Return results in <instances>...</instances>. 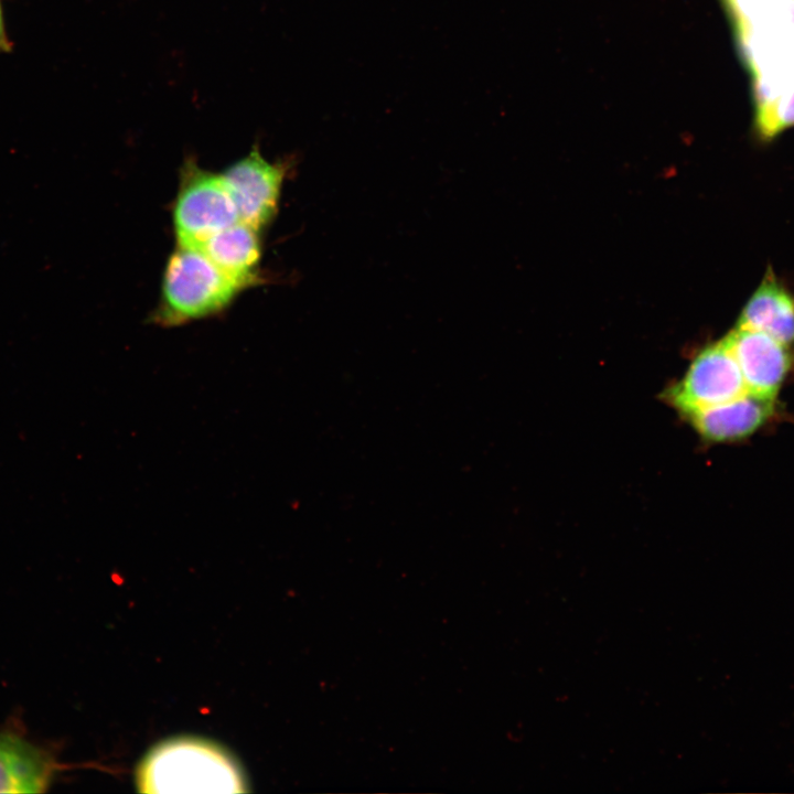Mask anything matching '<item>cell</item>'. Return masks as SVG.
Masks as SVG:
<instances>
[{
  "label": "cell",
  "mask_w": 794,
  "mask_h": 794,
  "mask_svg": "<svg viewBox=\"0 0 794 794\" xmlns=\"http://www.w3.org/2000/svg\"><path fill=\"white\" fill-rule=\"evenodd\" d=\"M137 785L147 793L246 791L243 773L229 754L196 738H178L153 748L138 769Z\"/></svg>",
  "instance_id": "1"
},
{
  "label": "cell",
  "mask_w": 794,
  "mask_h": 794,
  "mask_svg": "<svg viewBox=\"0 0 794 794\" xmlns=\"http://www.w3.org/2000/svg\"><path fill=\"white\" fill-rule=\"evenodd\" d=\"M242 288L200 248L179 246L164 271L155 318L161 324L174 325L211 315Z\"/></svg>",
  "instance_id": "2"
},
{
  "label": "cell",
  "mask_w": 794,
  "mask_h": 794,
  "mask_svg": "<svg viewBox=\"0 0 794 794\" xmlns=\"http://www.w3.org/2000/svg\"><path fill=\"white\" fill-rule=\"evenodd\" d=\"M179 246L200 248L210 237L239 221L222 175L187 165L173 211Z\"/></svg>",
  "instance_id": "3"
},
{
  "label": "cell",
  "mask_w": 794,
  "mask_h": 794,
  "mask_svg": "<svg viewBox=\"0 0 794 794\" xmlns=\"http://www.w3.org/2000/svg\"><path fill=\"white\" fill-rule=\"evenodd\" d=\"M748 393L738 363L725 339L708 345L664 398L680 415L719 405Z\"/></svg>",
  "instance_id": "4"
},
{
  "label": "cell",
  "mask_w": 794,
  "mask_h": 794,
  "mask_svg": "<svg viewBox=\"0 0 794 794\" xmlns=\"http://www.w3.org/2000/svg\"><path fill=\"white\" fill-rule=\"evenodd\" d=\"M222 176L234 200L240 222L258 230L271 221L277 211L283 181L282 165L268 162L259 150L254 148Z\"/></svg>",
  "instance_id": "5"
},
{
  "label": "cell",
  "mask_w": 794,
  "mask_h": 794,
  "mask_svg": "<svg viewBox=\"0 0 794 794\" xmlns=\"http://www.w3.org/2000/svg\"><path fill=\"white\" fill-rule=\"evenodd\" d=\"M723 339L738 363L747 391L775 399L791 369L788 346L763 332L738 326Z\"/></svg>",
  "instance_id": "6"
},
{
  "label": "cell",
  "mask_w": 794,
  "mask_h": 794,
  "mask_svg": "<svg viewBox=\"0 0 794 794\" xmlns=\"http://www.w3.org/2000/svg\"><path fill=\"white\" fill-rule=\"evenodd\" d=\"M58 769L52 749L17 728L0 729V793H42Z\"/></svg>",
  "instance_id": "7"
},
{
  "label": "cell",
  "mask_w": 794,
  "mask_h": 794,
  "mask_svg": "<svg viewBox=\"0 0 794 794\" xmlns=\"http://www.w3.org/2000/svg\"><path fill=\"white\" fill-rule=\"evenodd\" d=\"M775 399L745 393L685 417L706 441L727 442L749 437L774 414Z\"/></svg>",
  "instance_id": "8"
},
{
  "label": "cell",
  "mask_w": 794,
  "mask_h": 794,
  "mask_svg": "<svg viewBox=\"0 0 794 794\" xmlns=\"http://www.w3.org/2000/svg\"><path fill=\"white\" fill-rule=\"evenodd\" d=\"M737 326L763 332L787 346L793 344L794 297L772 272L766 273L744 305Z\"/></svg>",
  "instance_id": "9"
},
{
  "label": "cell",
  "mask_w": 794,
  "mask_h": 794,
  "mask_svg": "<svg viewBox=\"0 0 794 794\" xmlns=\"http://www.w3.org/2000/svg\"><path fill=\"white\" fill-rule=\"evenodd\" d=\"M256 229L238 221L210 237L200 249L242 287L254 279L260 258Z\"/></svg>",
  "instance_id": "10"
},
{
  "label": "cell",
  "mask_w": 794,
  "mask_h": 794,
  "mask_svg": "<svg viewBox=\"0 0 794 794\" xmlns=\"http://www.w3.org/2000/svg\"><path fill=\"white\" fill-rule=\"evenodd\" d=\"M794 126V85L772 100L755 107V127L763 139H772Z\"/></svg>",
  "instance_id": "11"
},
{
  "label": "cell",
  "mask_w": 794,
  "mask_h": 794,
  "mask_svg": "<svg viewBox=\"0 0 794 794\" xmlns=\"http://www.w3.org/2000/svg\"><path fill=\"white\" fill-rule=\"evenodd\" d=\"M773 0H723L734 31L750 24Z\"/></svg>",
  "instance_id": "12"
},
{
  "label": "cell",
  "mask_w": 794,
  "mask_h": 794,
  "mask_svg": "<svg viewBox=\"0 0 794 794\" xmlns=\"http://www.w3.org/2000/svg\"><path fill=\"white\" fill-rule=\"evenodd\" d=\"M13 42L11 41L6 25L3 2L0 0V54H7L12 52Z\"/></svg>",
  "instance_id": "13"
}]
</instances>
